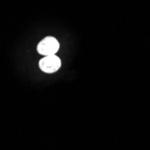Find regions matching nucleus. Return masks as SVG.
<instances>
[{"instance_id":"obj_1","label":"nucleus","mask_w":150,"mask_h":150,"mask_svg":"<svg viewBox=\"0 0 150 150\" xmlns=\"http://www.w3.org/2000/svg\"><path fill=\"white\" fill-rule=\"evenodd\" d=\"M59 49V43L56 38L48 36L42 40L37 46V51L44 56L56 54Z\"/></svg>"},{"instance_id":"obj_2","label":"nucleus","mask_w":150,"mask_h":150,"mask_svg":"<svg viewBox=\"0 0 150 150\" xmlns=\"http://www.w3.org/2000/svg\"><path fill=\"white\" fill-rule=\"evenodd\" d=\"M39 66L40 69L45 73H54L59 69L61 66V60L55 54L48 55L40 60Z\"/></svg>"}]
</instances>
